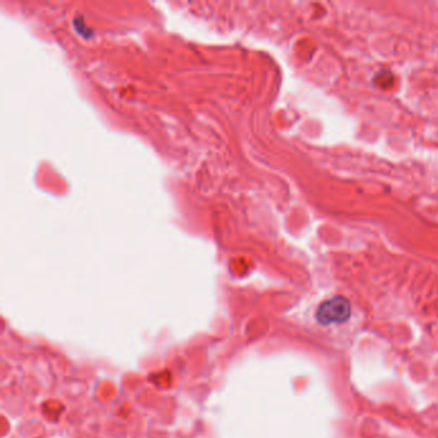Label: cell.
Here are the masks:
<instances>
[{
    "instance_id": "obj_1",
    "label": "cell",
    "mask_w": 438,
    "mask_h": 438,
    "mask_svg": "<svg viewBox=\"0 0 438 438\" xmlns=\"http://www.w3.org/2000/svg\"><path fill=\"white\" fill-rule=\"evenodd\" d=\"M351 316V305L344 297H334L323 302L317 308L316 320L322 325L342 324Z\"/></svg>"
}]
</instances>
